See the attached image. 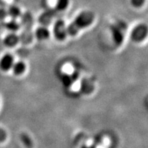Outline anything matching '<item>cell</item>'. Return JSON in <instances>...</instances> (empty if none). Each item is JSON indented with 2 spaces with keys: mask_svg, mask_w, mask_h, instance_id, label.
Masks as SVG:
<instances>
[{
  "mask_svg": "<svg viewBox=\"0 0 148 148\" xmlns=\"http://www.w3.org/2000/svg\"><path fill=\"white\" fill-rule=\"evenodd\" d=\"M95 14L91 11L85 10L80 12L75 19L66 27L67 34L69 36H75L81 29L86 28L93 23Z\"/></svg>",
  "mask_w": 148,
  "mask_h": 148,
  "instance_id": "6da1fadb",
  "label": "cell"
},
{
  "mask_svg": "<svg viewBox=\"0 0 148 148\" xmlns=\"http://www.w3.org/2000/svg\"><path fill=\"white\" fill-rule=\"evenodd\" d=\"M33 24L32 16L30 12H25L22 15L21 25L23 28L21 36H19V40L23 44H29L32 42L33 36L32 34V26Z\"/></svg>",
  "mask_w": 148,
  "mask_h": 148,
  "instance_id": "7a4b0ae2",
  "label": "cell"
},
{
  "mask_svg": "<svg viewBox=\"0 0 148 148\" xmlns=\"http://www.w3.org/2000/svg\"><path fill=\"white\" fill-rule=\"evenodd\" d=\"M53 32L55 38L58 40H64L67 36V30L65 23L63 20L59 19L55 22L53 25Z\"/></svg>",
  "mask_w": 148,
  "mask_h": 148,
  "instance_id": "3957f363",
  "label": "cell"
},
{
  "mask_svg": "<svg viewBox=\"0 0 148 148\" xmlns=\"http://www.w3.org/2000/svg\"><path fill=\"white\" fill-rule=\"evenodd\" d=\"M147 34V27L145 24L136 25L131 32V38L135 42H140L145 38Z\"/></svg>",
  "mask_w": 148,
  "mask_h": 148,
  "instance_id": "277c9868",
  "label": "cell"
},
{
  "mask_svg": "<svg viewBox=\"0 0 148 148\" xmlns=\"http://www.w3.org/2000/svg\"><path fill=\"white\" fill-rule=\"evenodd\" d=\"M111 32H112V39H113L114 43L116 45H121L123 38H124L122 27L114 24L111 27Z\"/></svg>",
  "mask_w": 148,
  "mask_h": 148,
  "instance_id": "5b68a950",
  "label": "cell"
},
{
  "mask_svg": "<svg viewBox=\"0 0 148 148\" xmlns=\"http://www.w3.org/2000/svg\"><path fill=\"white\" fill-rule=\"evenodd\" d=\"M14 64V58L12 55L6 53L0 60V68L3 71H8Z\"/></svg>",
  "mask_w": 148,
  "mask_h": 148,
  "instance_id": "8992f818",
  "label": "cell"
},
{
  "mask_svg": "<svg viewBox=\"0 0 148 148\" xmlns=\"http://www.w3.org/2000/svg\"><path fill=\"white\" fill-rule=\"evenodd\" d=\"M18 41H19V36L14 34V32H12L11 34L7 35L4 38V40H3L5 45L10 47L15 46Z\"/></svg>",
  "mask_w": 148,
  "mask_h": 148,
  "instance_id": "52a82bcc",
  "label": "cell"
},
{
  "mask_svg": "<svg viewBox=\"0 0 148 148\" xmlns=\"http://www.w3.org/2000/svg\"><path fill=\"white\" fill-rule=\"evenodd\" d=\"M53 16H54V12L53 10L46 11L43 12L39 17L40 23L43 25H47L51 23L52 21Z\"/></svg>",
  "mask_w": 148,
  "mask_h": 148,
  "instance_id": "ba28073f",
  "label": "cell"
},
{
  "mask_svg": "<svg viewBox=\"0 0 148 148\" xmlns=\"http://www.w3.org/2000/svg\"><path fill=\"white\" fill-rule=\"evenodd\" d=\"M49 32L45 27H39L35 31V36L38 40H42L47 39L49 37Z\"/></svg>",
  "mask_w": 148,
  "mask_h": 148,
  "instance_id": "9c48e42d",
  "label": "cell"
},
{
  "mask_svg": "<svg viewBox=\"0 0 148 148\" xmlns=\"http://www.w3.org/2000/svg\"><path fill=\"white\" fill-rule=\"evenodd\" d=\"M25 64L23 62H16V63H14L13 65H12V70H13L14 73L15 75H21L25 71Z\"/></svg>",
  "mask_w": 148,
  "mask_h": 148,
  "instance_id": "30bf717a",
  "label": "cell"
},
{
  "mask_svg": "<svg viewBox=\"0 0 148 148\" xmlns=\"http://www.w3.org/2000/svg\"><path fill=\"white\" fill-rule=\"evenodd\" d=\"M20 26H21L20 24L17 21H16L15 19H12L5 24L6 29L12 32H15L18 31L20 28Z\"/></svg>",
  "mask_w": 148,
  "mask_h": 148,
  "instance_id": "8fae6325",
  "label": "cell"
},
{
  "mask_svg": "<svg viewBox=\"0 0 148 148\" xmlns=\"http://www.w3.org/2000/svg\"><path fill=\"white\" fill-rule=\"evenodd\" d=\"M92 88H93V86L90 82L86 79H83L81 83V90L82 92H85L86 94L89 93L92 90Z\"/></svg>",
  "mask_w": 148,
  "mask_h": 148,
  "instance_id": "7c38bea8",
  "label": "cell"
},
{
  "mask_svg": "<svg viewBox=\"0 0 148 148\" xmlns=\"http://www.w3.org/2000/svg\"><path fill=\"white\" fill-rule=\"evenodd\" d=\"M61 81L63 85L66 87H69L71 86L73 82V79L72 77V75H70L67 73H64L62 75L61 77Z\"/></svg>",
  "mask_w": 148,
  "mask_h": 148,
  "instance_id": "4fadbf2b",
  "label": "cell"
},
{
  "mask_svg": "<svg viewBox=\"0 0 148 148\" xmlns=\"http://www.w3.org/2000/svg\"><path fill=\"white\" fill-rule=\"evenodd\" d=\"M8 15H10L12 19H15L21 15V10L16 6H11L8 12H7Z\"/></svg>",
  "mask_w": 148,
  "mask_h": 148,
  "instance_id": "5bb4252c",
  "label": "cell"
},
{
  "mask_svg": "<svg viewBox=\"0 0 148 148\" xmlns=\"http://www.w3.org/2000/svg\"><path fill=\"white\" fill-rule=\"evenodd\" d=\"M69 0H58L56 3V9L58 10H64L68 7Z\"/></svg>",
  "mask_w": 148,
  "mask_h": 148,
  "instance_id": "9a60e30c",
  "label": "cell"
},
{
  "mask_svg": "<svg viewBox=\"0 0 148 148\" xmlns=\"http://www.w3.org/2000/svg\"><path fill=\"white\" fill-rule=\"evenodd\" d=\"M21 139L23 142V143L27 147H32V142L29 136L26 134H22L21 135Z\"/></svg>",
  "mask_w": 148,
  "mask_h": 148,
  "instance_id": "2e32d148",
  "label": "cell"
},
{
  "mask_svg": "<svg viewBox=\"0 0 148 148\" xmlns=\"http://www.w3.org/2000/svg\"><path fill=\"white\" fill-rule=\"evenodd\" d=\"M145 0H131V4L135 8H140L144 4Z\"/></svg>",
  "mask_w": 148,
  "mask_h": 148,
  "instance_id": "e0dca14e",
  "label": "cell"
},
{
  "mask_svg": "<svg viewBox=\"0 0 148 148\" xmlns=\"http://www.w3.org/2000/svg\"><path fill=\"white\" fill-rule=\"evenodd\" d=\"M8 15L7 11L3 8H0V21H3Z\"/></svg>",
  "mask_w": 148,
  "mask_h": 148,
  "instance_id": "ac0fdd59",
  "label": "cell"
},
{
  "mask_svg": "<svg viewBox=\"0 0 148 148\" xmlns=\"http://www.w3.org/2000/svg\"><path fill=\"white\" fill-rule=\"evenodd\" d=\"M6 138V133L2 128L0 127V142H2Z\"/></svg>",
  "mask_w": 148,
  "mask_h": 148,
  "instance_id": "d6986e66",
  "label": "cell"
},
{
  "mask_svg": "<svg viewBox=\"0 0 148 148\" xmlns=\"http://www.w3.org/2000/svg\"><path fill=\"white\" fill-rule=\"evenodd\" d=\"M81 148H95V147H93V146H87V145H84L82 146Z\"/></svg>",
  "mask_w": 148,
  "mask_h": 148,
  "instance_id": "ffe728a7",
  "label": "cell"
}]
</instances>
